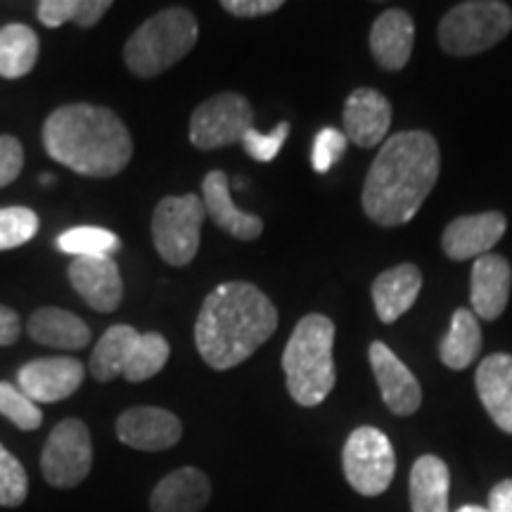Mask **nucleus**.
<instances>
[{"label":"nucleus","instance_id":"obj_1","mask_svg":"<svg viewBox=\"0 0 512 512\" xmlns=\"http://www.w3.org/2000/svg\"><path fill=\"white\" fill-rule=\"evenodd\" d=\"M439 143L427 131H401L380 145L363 185V211L377 226L415 219L439 181Z\"/></svg>","mask_w":512,"mask_h":512},{"label":"nucleus","instance_id":"obj_2","mask_svg":"<svg viewBox=\"0 0 512 512\" xmlns=\"http://www.w3.org/2000/svg\"><path fill=\"white\" fill-rule=\"evenodd\" d=\"M278 330V309L259 287L230 280L207 294L195 323V344L202 361L214 370H230Z\"/></svg>","mask_w":512,"mask_h":512},{"label":"nucleus","instance_id":"obj_3","mask_svg":"<svg viewBox=\"0 0 512 512\" xmlns=\"http://www.w3.org/2000/svg\"><path fill=\"white\" fill-rule=\"evenodd\" d=\"M43 145L55 162L88 178H112L133 157L124 121L107 107L74 102L62 105L43 124Z\"/></svg>","mask_w":512,"mask_h":512},{"label":"nucleus","instance_id":"obj_4","mask_svg":"<svg viewBox=\"0 0 512 512\" xmlns=\"http://www.w3.org/2000/svg\"><path fill=\"white\" fill-rule=\"evenodd\" d=\"M335 332V323L323 313H309L294 325L283 351V370L287 392L299 406L316 408L335 389Z\"/></svg>","mask_w":512,"mask_h":512},{"label":"nucleus","instance_id":"obj_5","mask_svg":"<svg viewBox=\"0 0 512 512\" xmlns=\"http://www.w3.org/2000/svg\"><path fill=\"white\" fill-rule=\"evenodd\" d=\"M200 27L190 10L169 8L157 12L133 31L124 46L128 72L140 79H155L181 62L195 48Z\"/></svg>","mask_w":512,"mask_h":512},{"label":"nucleus","instance_id":"obj_6","mask_svg":"<svg viewBox=\"0 0 512 512\" xmlns=\"http://www.w3.org/2000/svg\"><path fill=\"white\" fill-rule=\"evenodd\" d=\"M512 31V8L501 0H467L441 17L439 43L453 57L486 53Z\"/></svg>","mask_w":512,"mask_h":512},{"label":"nucleus","instance_id":"obj_7","mask_svg":"<svg viewBox=\"0 0 512 512\" xmlns=\"http://www.w3.org/2000/svg\"><path fill=\"white\" fill-rule=\"evenodd\" d=\"M207 219L202 197H164L152 214V240L169 266H188L200 249L202 223Z\"/></svg>","mask_w":512,"mask_h":512},{"label":"nucleus","instance_id":"obj_8","mask_svg":"<svg viewBox=\"0 0 512 512\" xmlns=\"http://www.w3.org/2000/svg\"><path fill=\"white\" fill-rule=\"evenodd\" d=\"M344 477L361 496H382L392 486L396 456L392 441L377 427H356L342 451Z\"/></svg>","mask_w":512,"mask_h":512},{"label":"nucleus","instance_id":"obj_9","mask_svg":"<svg viewBox=\"0 0 512 512\" xmlns=\"http://www.w3.org/2000/svg\"><path fill=\"white\" fill-rule=\"evenodd\" d=\"M93 441L86 422L67 418L48 434L41 453V472L55 489H74L91 475Z\"/></svg>","mask_w":512,"mask_h":512},{"label":"nucleus","instance_id":"obj_10","mask_svg":"<svg viewBox=\"0 0 512 512\" xmlns=\"http://www.w3.org/2000/svg\"><path fill=\"white\" fill-rule=\"evenodd\" d=\"M254 124V110L240 93H219L204 100L190 117V143L197 150H219L242 143Z\"/></svg>","mask_w":512,"mask_h":512},{"label":"nucleus","instance_id":"obj_11","mask_svg":"<svg viewBox=\"0 0 512 512\" xmlns=\"http://www.w3.org/2000/svg\"><path fill=\"white\" fill-rule=\"evenodd\" d=\"M86 370L79 358L48 356L34 358L19 368L17 387L36 403H57L69 399L81 387Z\"/></svg>","mask_w":512,"mask_h":512},{"label":"nucleus","instance_id":"obj_12","mask_svg":"<svg viewBox=\"0 0 512 512\" xmlns=\"http://www.w3.org/2000/svg\"><path fill=\"white\" fill-rule=\"evenodd\" d=\"M117 437L136 451H166L181 441L183 422L166 408L133 406L117 418Z\"/></svg>","mask_w":512,"mask_h":512},{"label":"nucleus","instance_id":"obj_13","mask_svg":"<svg viewBox=\"0 0 512 512\" xmlns=\"http://www.w3.org/2000/svg\"><path fill=\"white\" fill-rule=\"evenodd\" d=\"M370 368L380 387L384 406L394 415L408 418L422 406V389L418 377L384 342H373L368 349Z\"/></svg>","mask_w":512,"mask_h":512},{"label":"nucleus","instance_id":"obj_14","mask_svg":"<svg viewBox=\"0 0 512 512\" xmlns=\"http://www.w3.org/2000/svg\"><path fill=\"white\" fill-rule=\"evenodd\" d=\"M508 228V219L501 211H484V214L458 216L448 223L441 235V247L448 259L467 261L479 259L494 252Z\"/></svg>","mask_w":512,"mask_h":512},{"label":"nucleus","instance_id":"obj_15","mask_svg":"<svg viewBox=\"0 0 512 512\" xmlns=\"http://www.w3.org/2000/svg\"><path fill=\"white\" fill-rule=\"evenodd\" d=\"M69 283L91 309L112 313L124 299V280L112 256H83L69 264Z\"/></svg>","mask_w":512,"mask_h":512},{"label":"nucleus","instance_id":"obj_16","mask_svg":"<svg viewBox=\"0 0 512 512\" xmlns=\"http://www.w3.org/2000/svg\"><path fill=\"white\" fill-rule=\"evenodd\" d=\"M392 126V102L375 88H356L344 105V136L358 147H375L387 140Z\"/></svg>","mask_w":512,"mask_h":512},{"label":"nucleus","instance_id":"obj_17","mask_svg":"<svg viewBox=\"0 0 512 512\" xmlns=\"http://www.w3.org/2000/svg\"><path fill=\"white\" fill-rule=\"evenodd\" d=\"M512 268L501 254H486L472 264L470 302L472 313L482 320H498L510 299Z\"/></svg>","mask_w":512,"mask_h":512},{"label":"nucleus","instance_id":"obj_18","mask_svg":"<svg viewBox=\"0 0 512 512\" xmlns=\"http://www.w3.org/2000/svg\"><path fill=\"white\" fill-rule=\"evenodd\" d=\"M202 202L204 211L211 221L235 240H256L264 233V221L256 214H247L235 207L230 197V181L223 171L214 169L202 181Z\"/></svg>","mask_w":512,"mask_h":512},{"label":"nucleus","instance_id":"obj_19","mask_svg":"<svg viewBox=\"0 0 512 512\" xmlns=\"http://www.w3.org/2000/svg\"><path fill=\"white\" fill-rule=\"evenodd\" d=\"M415 24L406 10L389 8L373 22L370 50L375 62L387 72H401L413 55Z\"/></svg>","mask_w":512,"mask_h":512},{"label":"nucleus","instance_id":"obj_20","mask_svg":"<svg viewBox=\"0 0 512 512\" xmlns=\"http://www.w3.org/2000/svg\"><path fill=\"white\" fill-rule=\"evenodd\" d=\"M477 394L498 430L512 434V356L491 354L479 363Z\"/></svg>","mask_w":512,"mask_h":512},{"label":"nucleus","instance_id":"obj_21","mask_svg":"<svg viewBox=\"0 0 512 512\" xmlns=\"http://www.w3.org/2000/svg\"><path fill=\"white\" fill-rule=\"evenodd\" d=\"M211 501V482L200 467H178L155 486L152 512H202Z\"/></svg>","mask_w":512,"mask_h":512},{"label":"nucleus","instance_id":"obj_22","mask_svg":"<svg viewBox=\"0 0 512 512\" xmlns=\"http://www.w3.org/2000/svg\"><path fill=\"white\" fill-rule=\"evenodd\" d=\"M143 335L131 325H112L95 344L91 373L98 382H112L117 377L128 380L136 368Z\"/></svg>","mask_w":512,"mask_h":512},{"label":"nucleus","instance_id":"obj_23","mask_svg":"<svg viewBox=\"0 0 512 512\" xmlns=\"http://www.w3.org/2000/svg\"><path fill=\"white\" fill-rule=\"evenodd\" d=\"M422 273L415 264H399L382 271L373 283V304L382 323H394L418 302Z\"/></svg>","mask_w":512,"mask_h":512},{"label":"nucleus","instance_id":"obj_24","mask_svg":"<svg viewBox=\"0 0 512 512\" xmlns=\"http://www.w3.org/2000/svg\"><path fill=\"white\" fill-rule=\"evenodd\" d=\"M27 332L34 342L43 347L79 351L91 344V330L74 313L57 309V306H46L31 313Z\"/></svg>","mask_w":512,"mask_h":512},{"label":"nucleus","instance_id":"obj_25","mask_svg":"<svg viewBox=\"0 0 512 512\" xmlns=\"http://www.w3.org/2000/svg\"><path fill=\"white\" fill-rule=\"evenodd\" d=\"M451 472L437 456H420L411 467V510L413 512H448Z\"/></svg>","mask_w":512,"mask_h":512},{"label":"nucleus","instance_id":"obj_26","mask_svg":"<svg viewBox=\"0 0 512 512\" xmlns=\"http://www.w3.org/2000/svg\"><path fill=\"white\" fill-rule=\"evenodd\" d=\"M482 351V328L470 309H458L451 318V328L439 344V358L446 368L465 370L475 363Z\"/></svg>","mask_w":512,"mask_h":512},{"label":"nucleus","instance_id":"obj_27","mask_svg":"<svg viewBox=\"0 0 512 512\" xmlns=\"http://www.w3.org/2000/svg\"><path fill=\"white\" fill-rule=\"evenodd\" d=\"M38 60V36L27 24H8L0 29V76L22 79Z\"/></svg>","mask_w":512,"mask_h":512},{"label":"nucleus","instance_id":"obj_28","mask_svg":"<svg viewBox=\"0 0 512 512\" xmlns=\"http://www.w3.org/2000/svg\"><path fill=\"white\" fill-rule=\"evenodd\" d=\"M110 8V0H41L38 22L48 29H57L67 22L79 24L81 29H91Z\"/></svg>","mask_w":512,"mask_h":512},{"label":"nucleus","instance_id":"obj_29","mask_svg":"<svg viewBox=\"0 0 512 512\" xmlns=\"http://www.w3.org/2000/svg\"><path fill=\"white\" fill-rule=\"evenodd\" d=\"M119 235L100 226H76L64 230L57 238V249L64 254L83 259V256H112L119 252Z\"/></svg>","mask_w":512,"mask_h":512},{"label":"nucleus","instance_id":"obj_30","mask_svg":"<svg viewBox=\"0 0 512 512\" xmlns=\"http://www.w3.org/2000/svg\"><path fill=\"white\" fill-rule=\"evenodd\" d=\"M41 221L29 207H0V252L17 249L36 238Z\"/></svg>","mask_w":512,"mask_h":512},{"label":"nucleus","instance_id":"obj_31","mask_svg":"<svg viewBox=\"0 0 512 512\" xmlns=\"http://www.w3.org/2000/svg\"><path fill=\"white\" fill-rule=\"evenodd\" d=\"M0 415H5L17 430L31 432L43 425V413L22 389L10 382H0Z\"/></svg>","mask_w":512,"mask_h":512},{"label":"nucleus","instance_id":"obj_32","mask_svg":"<svg viewBox=\"0 0 512 512\" xmlns=\"http://www.w3.org/2000/svg\"><path fill=\"white\" fill-rule=\"evenodd\" d=\"M29 496V477L24 465L0 444V508H19Z\"/></svg>","mask_w":512,"mask_h":512},{"label":"nucleus","instance_id":"obj_33","mask_svg":"<svg viewBox=\"0 0 512 512\" xmlns=\"http://www.w3.org/2000/svg\"><path fill=\"white\" fill-rule=\"evenodd\" d=\"M347 136L337 128H323L318 131L316 140H313V150H311V164L316 174H328V171L335 166L339 159L344 157L347 152Z\"/></svg>","mask_w":512,"mask_h":512},{"label":"nucleus","instance_id":"obj_34","mask_svg":"<svg viewBox=\"0 0 512 512\" xmlns=\"http://www.w3.org/2000/svg\"><path fill=\"white\" fill-rule=\"evenodd\" d=\"M287 136H290V124H287V121L275 126V131L268 133V136L266 133H259L252 126L245 136H242V147H245V152L254 159V162L266 164L278 157V152L283 150Z\"/></svg>","mask_w":512,"mask_h":512},{"label":"nucleus","instance_id":"obj_35","mask_svg":"<svg viewBox=\"0 0 512 512\" xmlns=\"http://www.w3.org/2000/svg\"><path fill=\"white\" fill-rule=\"evenodd\" d=\"M24 169V147L17 138L0 136V188L17 181Z\"/></svg>","mask_w":512,"mask_h":512},{"label":"nucleus","instance_id":"obj_36","mask_svg":"<svg viewBox=\"0 0 512 512\" xmlns=\"http://www.w3.org/2000/svg\"><path fill=\"white\" fill-rule=\"evenodd\" d=\"M221 8L233 17L254 19L278 12L283 8V0H223Z\"/></svg>","mask_w":512,"mask_h":512},{"label":"nucleus","instance_id":"obj_37","mask_svg":"<svg viewBox=\"0 0 512 512\" xmlns=\"http://www.w3.org/2000/svg\"><path fill=\"white\" fill-rule=\"evenodd\" d=\"M19 313L0 304V347H12L19 339Z\"/></svg>","mask_w":512,"mask_h":512},{"label":"nucleus","instance_id":"obj_38","mask_svg":"<svg viewBox=\"0 0 512 512\" xmlns=\"http://www.w3.org/2000/svg\"><path fill=\"white\" fill-rule=\"evenodd\" d=\"M489 512H512V479H503L491 489Z\"/></svg>","mask_w":512,"mask_h":512},{"label":"nucleus","instance_id":"obj_39","mask_svg":"<svg viewBox=\"0 0 512 512\" xmlns=\"http://www.w3.org/2000/svg\"><path fill=\"white\" fill-rule=\"evenodd\" d=\"M458 512H489V510L482 508V505H463Z\"/></svg>","mask_w":512,"mask_h":512}]
</instances>
